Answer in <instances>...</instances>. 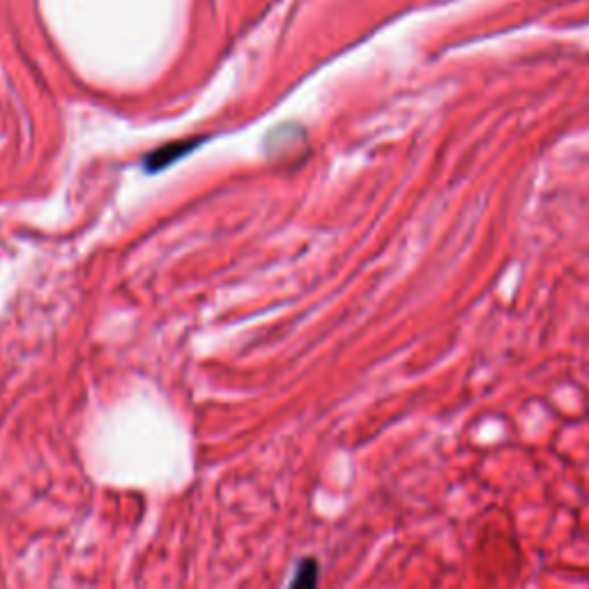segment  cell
<instances>
[{
	"instance_id": "obj_2",
	"label": "cell",
	"mask_w": 589,
	"mask_h": 589,
	"mask_svg": "<svg viewBox=\"0 0 589 589\" xmlns=\"http://www.w3.org/2000/svg\"><path fill=\"white\" fill-rule=\"evenodd\" d=\"M313 583H316V564L307 562V569H304V564H302L300 576H297L295 585H307V587H311Z\"/></svg>"
},
{
	"instance_id": "obj_1",
	"label": "cell",
	"mask_w": 589,
	"mask_h": 589,
	"mask_svg": "<svg viewBox=\"0 0 589 589\" xmlns=\"http://www.w3.org/2000/svg\"><path fill=\"white\" fill-rule=\"evenodd\" d=\"M194 145L196 141L166 145V148H159L157 152H152V155L145 159V166H148V171H162V168L171 166L175 159H180L182 155H187L189 150H194Z\"/></svg>"
}]
</instances>
